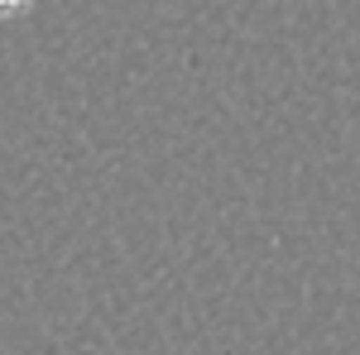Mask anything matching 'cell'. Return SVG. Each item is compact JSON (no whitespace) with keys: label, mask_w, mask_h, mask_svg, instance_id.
<instances>
[{"label":"cell","mask_w":360,"mask_h":355,"mask_svg":"<svg viewBox=\"0 0 360 355\" xmlns=\"http://www.w3.org/2000/svg\"><path fill=\"white\" fill-rule=\"evenodd\" d=\"M34 0H0V20H15V15H25Z\"/></svg>","instance_id":"obj_1"}]
</instances>
